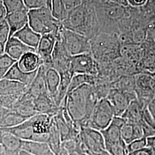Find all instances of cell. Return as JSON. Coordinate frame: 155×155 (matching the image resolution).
Instances as JSON below:
<instances>
[{
	"instance_id": "ffe728a7",
	"label": "cell",
	"mask_w": 155,
	"mask_h": 155,
	"mask_svg": "<svg viewBox=\"0 0 155 155\" xmlns=\"http://www.w3.org/2000/svg\"><path fill=\"white\" fill-rule=\"evenodd\" d=\"M28 119L13 109L0 107V129L15 127Z\"/></svg>"
},
{
	"instance_id": "c3c4849f",
	"label": "cell",
	"mask_w": 155,
	"mask_h": 155,
	"mask_svg": "<svg viewBox=\"0 0 155 155\" xmlns=\"http://www.w3.org/2000/svg\"><path fill=\"white\" fill-rule=\"evenodd\" d=\"M107 1L116 3V4L121 5L124 6H129L127 0H107Z\"/></svg>"
},
{
	"instance_id": "f35d334b",
	"label": "cell",
	"mask_w": 155,
	"mask_h": 155,
	"mask_svg": "<svg viewBox=\"0 0 155 155\" xmlns=\"http://www.w3.org/2000/svg\"><path fill=\"white\" fill-rule=\"evenodd\" d=\"M141 8L148 16L155 20V0H148Z\"/></svg>"
},
{
	"instance_id": "603a6c76",
	"label": "cell",
	"mask_w": 155,
	"mask_h": 155,
	"mask_svg": "<svg viewBox=\"0 0 155 155\" xmlns=\"http://www.w3.org/2000/svg\"><path fill=\"white\" fill-rule=\"evenodd\" d=\"M13 36L36 51L41 35L33 31L27 24L22 29L15 33Z\"/></svg>"
},
{
	"instance_id": "ab89813d",
	"label": "cell",
	"mask_w": 155,
	"mask_h": 155,
	"mask_svg": "<svg viewBox=\"0 0 155 155\" xmlns=\"http://www.w3.org/2000/svg\"><path fill=\"white\" fill-rule=\"evenodd\" d=\"M127 155H155V153L151 148L146 147L141 150L129 152Z\"/></svg>"
},
{
	"instance_id": "4dcf8cb0",
	"label": "cell",
	"mask_w": 155,
	"mask_h": 155,
	"mask_svg": "<svg viewBox=\"0 0 155 155\" xmlns=\"http://www.w3.org/2000/svg\"><path fill=\"white\" fill-rule=\"evenodd\" d=\"M51 150L55 155H57L61 150V134L56 124L55 119L51 124L48 134V139L47 142Z\"/></svg>"
},
{
	"instance_id": "11a10c76",
	"label": "cell",
	"mask_w": 155,
	"mask_h": 155,
	"mask_svg": "<svg viewBox=\"0 0 155 155\" xmlns=\"http://www.w3.org/2000/svg\"><path fill=\"white\" fill-rule=\"evenodd\" d=\"M4 50H5V48L1 45H0V56L4 54Z\"/></svg>"
},
{
	"instance_id": "8992f818",
	"label": "cell",
	"mask_w": 155,
	"mask_h": 155,
	"mask_svg": "<svg viewBox=\"0 0 155 155\" xmlns=\"http://www.w3.org/2000/svg\"><path fill=\"white\" fill-rule=\"evenodd\" d=\"M79 147L89 155H100L105 150L102 133L89 127H81Z\"/></svg>"
},
{
	"instance_id": "f907efd6",
	"label": "cell",
	"mask_w": 155,
	"mask_h": 155,
	"mask_svg": "<svg viewBox=\"0 0 155 155\" xmlns=\"http://www.w3.org/2000/svg\"><path fill=\"white\" fill-rule=\"evenodd\" d=\"M57 155H68V152H67L66 150H65L61 146V150H60V152H59V153Z\"/></svg>"
},
{
	"instance_id": "ee69618b",
	"label": "cell",
	"mask_w": 155,
	"mask_h": 155,
	"mask_svg": "<svg viewBox=\"0 0 155 155\" xmlns=\"http://www.w3.org/2000/svg\"><path fill=\"white\" fill-rule=\"evenodd\" d=\"M147 109L155 123V98L150 102L147 106Z\"/></svg>"
},
{
	"instance_id": "484cf974",
	"label": "cell",
	"mask_w": 155,
	"mask_h": 155,
	"mask_svg": "<svg viewBox=\"0 0 155 155\" xmlns=\"http://www.w3.org/2000/svg\"><path fill=\"white\" fill-rule=\"evenodd\" d=\"M121 136L127 145L136 140L144 137V130L138 124L126 122L121 129Z\"/></svg>"
},
{
	"instance_id": "60d3db41",
	"label": "cell",
	"mask_w": 155,
	"mask_h": 155,
	"mask_svg": "<svg viewBox=\"0 0 155 155\" xmlns=\"http://www.w3.org/2000/svg\"><path fill=\"white\" fill-rule=\"evenodd\" d=\"M86 1L87 0H63L68 10H70L74 7L81 5Z\"/></svg>"
},
{
	"instance_id": "e575fe53",
	"label": "cell",
	"mask_w": 155,
	"mask_h": 155,
	"mask_svg": "<svg viewBox=\"0 0 155 155\" xmlns=\"http://www.w3.org/2000/svg\"><path fill=\"white\" fill-rule=\"evenodd\" d=\"M16 61L5 53L0 56V80L4 78L11 67Z\"/></svg>"
},
{
	"instance_id": "1f68e13d",
	"label": "cell",
	"mask_w": 155,
	"mask_h": 155,
	"mask_svg": "<svg viewBox=\"0 0 155 155\" xmlns=\"http://www.w3.org/2000/svg\"><path fill=\"white\" fill-rule=\"evenodd\" d=\"M97 77L87 75V74H76L74 75L72 78L71 82L70 84L69 87L67 95L71 93L72 91L78 87L84 84H87L90 85L94 86L97 81Z\"/></svg>"
},
{
	"instance_id": "f546056e",
	"label": "cell",
	"mask_w": 155,
	"mask_h": 155,
	"mask_svg": "<svg viewBox=\"0 0 155 155\" xmlns=\"http://www.w3.org/2000/svg\"><path fill=\"white\" fill-rule=\"evenodd\" d=\"M45 80L48 93L54 100L61 83V75L55 69L50 67L46 70Z\"/></svg>"
},
{
	"instance_id": "5bb4252c",
	"label": "cell",
	"mask_w": 155,
	"mask_h": 155,
	"mask_svg": "<svg viewBox=\"0 0 155 155\" xmlns=\"http://www.w3.org/2000/svg\"><path fill=\"white\" fill-rule=\"evenodd\" d=\"M35 107L38 114L55 116L60 109L56 105L48 93L39 95L33 100Z\"/></svg>"
},
{
	"instance_id": "f1b7e54d",
	"label": "cell",
	"mask_w": 155,
	"mask_h": 155,
	"mask_svg": "<svg viewBox=\"0 0 155 155\" xmlns=\"http://www.w3.org/2000/svg\"><path fill=\"white\" fill-rule=\"evenodd\" d=\"M22 150L33 155H55L46 143L22 140Z\"/></svg>"
},
{
	"instance_id": "83f0119b",
	"label": "cell",
	"mask_w": 155,
	"mask_h": 155,
	"mask_svg": "<svg viewBox=\"0 0 155 155\" xmlns=\"http://www.w3.org/2000/svg\"><path fill=\"white\" fill-rule=\"evenodd\" d=\"M1 144L8 155H18L22 150V140L11 133L4 132Z\"/></svg>"
},
{
	"instance_id": "db71d44e",
	"label": "cell",
	"mask_w": 155,
	"mask_h": 155,
	"mask_svg": "<svg viewBox=\"0 0 155 155\" xmlns=\"http://www.w3.org/2000/svg\"><path fill=\"white\" fill-rule=\"evenodd\" d=\"M93 4L96 3H100V2H104L107 0H90Z\"/></svg>"
},
{
	"instance_id": "4316f807",
	"label": "cell",
	"mask_w": 155,
	"mask_h": 155,
	"mask_svg": "<svg viewBox=\"0 0 155 155\" xmlns=\"http://www.w3.org/2000/svg\"><path fill=\"white\" fill-rule=\"evenodd\" d=\"M121 56L137 66L144 56L141 45H129L121 46Z\"/></svg>"
},
{
	"instance_id": "d6986e66",
	"label": "cell",
	"mask_w": 155,
	"mask_h": 155,
	"mask_svg": "<svg viewBox=\"0 0 155 155\" xmlns=\"http://www.w3.org/2000/svg\"><path fill=\"white\" fill-rule=\"evenodd\" d=\"M27 90L22 83L6 79L0 80V96L20 98Z\"/></svg>"
},
{
	"instance_id": "7c38bea8",
	"label": "cell",
	"mask_w": 155,
	"mask_h": 155,
	"mask_svg": "<svg viewBox=\"0 0 155 155\" xmlns=\"http://www.w3.org/2000/svg\"><path fill=\"white\" fill-rule=\"evenodd\" d=\"M106 98L113 108L115 116L121 117L130 102L136 99V95L135 93H126L111 88Z\"/></svg>"
},
{
	"instance_id": "d4e9b609",
	"label": "cell",
	"mask_w": 155,
	"mask_h": 155,
	"mask_svg": "<svg viewBox=\"0 0 155 155\" xmlns=\"http://www.w3.org/2000/svg\"><path fill=\"white\" fill-rule=\"evenodd\" d=\"M17 63L24 72H32L38 70L42 61L36 52H29L22 56Z\"/></svg>"
},
{
	"instance_id": "52a82bcc",
	"label": "cell",
	"mask_w": 155,
	"mask_h": 155,
	"mask_svg": "<svg viewBox=\"0 0 155 155\" xmlns=\"http://www.w3.org/2000/svg\"><path fill=\"white\" fill-rule=\"evenodd\" d=\"M115 116L113 108L106 98L99 100L86 127L101 131L108 127Z\"/></svg>"
},
{
	"instance_id": "f5cc1de1",
	"label": "cell",
	"mask_w": 155,
	"mask_h": 155,
	"mask_svg": "<svg viewBox=\"0 0 155 155\" xmlns=\"http://www.w3.org/2000/svg\"><path fill=\"white\" fill-rule=\"evenodd\" d=\"M18 155H32V154H31V153H28L27 152H26V151H25V150H21L20 152H19V153H18Z\"/></svg>"
},
{
	"instance_id": "2e32d148",
	"label": "cell",
	"mask_w": 155,
	"mask_h": 155,
	"mask_svg": "<svg viewBox=\"0 0 155 155\" xmlns=\"http://www.w3.org/2000/svg\"><path fill=\"white\" fill-rule=\"evenodd\" d=\"M33 100V97L26 91L17 101L12 109L22 116L29 118L38 114L35 107Z\"/></svg>"
},
{
	"instance_id": "8d00e7d4",
	"label": "cell",
	"mask_w": 155,
	"mask_h": 155,
	"mask_svg": "<svg viewBox=\"0 0 155 155\" xmlns=\"http://www.w3.org/2000/svg\"><path fill=\"white\" fill-rule=\"evenodd\" d=\"M9 36V27L5 21L1 24L0 27V45L5 48Z\"/></svg>"
},
{
	"instance_id": "e0dca14e",
	"label": "cell",
	"mask_w": 155,
	"mask_h": 155,
	"mask_svg": "<svg viewBox=\"0 0 155 155\" xmlns=\"http://www.w3.org/2000/svg\"><path fill=\"white\" fill-rule=\"evenodd\" d=\"M47 69V68L43 64L39 67L35 77L28 88L27 91V93L33 98L39 96V95L48 93L45 80V72Z\"/></svg>"
},
{
	"instance_id": "7a4b0ae2",
	"label": "cell",
	"mask_w": 155,
	"mask_h": 155,
	"mask_svg": "<svg viewBox=\"0 0 155 155\" xmlns=\"http://www.w3.org/2000/svg\"><path fill=\"white\" fill-rule=\"evenodd\" d=\"M61 23L65 29L79 33L90 40L100 31L95 7L90 0L68 10Z\"/></svg>"
},
{
	"instance_id": "ac0fdd59",
	"label": "cell",
	"mask_w": 155,
	"mask_h": 155,
	"mask_svg": "<svg viewBox=\"0 0 155 155\" xmlns=\"http://www.w3.org/2000/svg\"><path fill=\"white\" fill-rule=\"evenodd\" d=\"M28 11L25 9L7 15L5 20L9 27V39L28 24Z\"/></svg>"
},
{
	"instance_id": "cb8c5ba5",
	"label": "cell",
	"mask_w": 155,
	"mask_h": 155,
	"mask_svg": "<svg viewBox=\"0 0 155 155\" xmlns=\"http://www.w3.org/2000/svg\"><path fill=\"white\" fill-rule=\"evenodd\" d=\"M145 107H147L142 105L137 99L133 100L121 117L126 122L141 125L143 122V114Z\"/></svg>"
},
{
	"instance_id": "bcb514c9",
	"label": "cell",
	"mask_w": 155,
	"mask_h": 155,
	"mask_svg": "<svg viewBox=\"0 0 155 155\" xmlns=\"http://www.w3.org/2000/svg\"><path fill=\"white\" fill-rule=\"evenodd\" d=\"M78 140H79V139H78ZM68 155H89L87 153L84 152L79 149V143H78V147L77 148L68 152Z\"/></svg>"
},
{
	"instance_id": "9f6ffc18",
	"label": "cell",
	"mask_w": 155,
	"mask_h": 155,
	"mask_svg": "<svg viewBox=\"0 0 155 155\" xmlns=\"http://www.w3.org/2000/svg\"><path fill=\"white\" fill-rule=\"evenodd\" d=\"M51 2H52V0H47V7L50 9H51Z\"/></svg>"
},
{
	"instance_id": "8fae6325",
	"label": "cell",
	"mask_w": 155,
	"mask_h": 155,
	"mask_svg": "<svg viewBox=\"0 0 155 155\" xmlns=\"http://www.w3.org/2000/svg\"><path fill=\"white\" fill-rule=\"evenodd\" d=\"M71 56L67 51L59 35L52 55V67L55 69L60 75L67 72H71Z\"/></svg>"
},
{
	"instance_id": "b9f144b4",
	"label": "cell",
	"mask_w": 155,
	"mask_h": 155,
	"mask_svg": "<svg viewBox=\"0 0 155 155\" xmlns=\"http://www.w3.org/2000/svg\"><path fill=\"white\" fill-rule=\"evenodd\" d=\"M148 0H127V2L129 5L134 7L139 8L145 5Z\"/></svg>"
},
{
	"instance_id": "d590c367",
	"label": "cell",
	"mask_w": 155,
	"mask_h": 155,
	"mask_svg": "<svg viewBox=\"0 0 155 155\" xmlns=\"http://www.w3.org/2000/svg\"><path fill=\"white\" fill-rule=\"evenodd\" d=\"M147 147V138L143 137L137 139L127 145V150L128 153L135 150H141Z\"/></svg>"
},
{
	"instance_id": "3957f363",
	"label": "cell",
	"mask_w": 155,
	"mask_h": 155,
	"mask_svg": "<svg viewBox=\"0 0 155 155\" xmlns=\"http://www.w3.org/2000/svg\"><path fill=\"white\" fill-rule=\"evenodd\" d=\"M93 5L99 23V32L119 35L122 21L130 15L131 6H124L108 1Z\"/></svg>"
},
{
	"instance_id": "9a60e30c",
	"label": "cell",
	"mask_w": 155,
	"mask_h": 155,
	"mask_svg": "<svg viewBox=\"0 0 155 155\" xmlns=\"http://www.w3.org/2000/svg\"><path fill=\"white\" fill-rule=\"evenodd\" d=\"M29 52H36V51L24 44L14 36L8 39L5 46L4 53L17 61H18L25 54Z\"/></svg>"
},
{
	"instance_id": "681fc988",
	"label": "cell",
	"mask_w": 155,
	"mask_h": 155,
	"mask_svg": "<svg viewBox=\"0 0 155 155\" xmlns=\"http://www.w3.org/2000/svg\"><path fill=\"white\" fill-rule=\"evenodd\" d=\"M6 105L5 97L0 96V107H5Z\"/></svg>"
},
{
	"instance_id": "7bdbcfd3",
	"label": "cell",
	"mask_w": 155,
	"mask_h": 155,
	"mask_svg": "<svg viewBox=\"0 0 155 155\" xmlns=\"http://www.w3.org/2000/svg\"><path fill=\"white\" fill-rule=\"evenodd\" d=\"M7 12L2 0H0V24L5 21Z\"/></svg>"
},
{
	"instance_id": "7402d4cb",
	"label": "cell",
	"mask_w": 155,
	"mask_h": 155,
	"mask_svg": "<svg viewBox=\"0 0 155 155\" xmlns=\"http://www.w3.org/2000/svg\"><path fill=\"white\" fill-rule=\"evenodd\" d=\"M37 71L32 72H24L18 66L17 61H16L11 67L3 79H6L22 83L28 88L35 77Z\"/></svg>"
},
{
	"instance_id": "30bf717a",
	"label": "cell",
	"mask_w": 155,
	"mask_h": 155,
	"mask_svg": "<svg viewBox=\"0 0 155 155\" xmlns=\"http://www.w3.org/2000/svg\"><path fill=\"white\" fill-rule=\"evenodd\" d=\"M71 71L74 75L87 74L97 77V63L91 52L72 56Z\"/></svg>"
},
{
	"instance_id": "6da1fadb",
	"label": "cell",
	"mask_w": 155,
	"mask_h": 155,
	"mask_svg": "<svg viewBox=\"0 0 155 155\" xmlns=\"http://www.w3.org/2000/svg\"><path fill=\"white\" fill-rule=\"evenodd\" d=\"M99 100L94 86L84 84L67 94L63 102L73 121L86 127Z\"/></svg>"
},
{
	"instance_id": "5b68a950",
	"label": "cell",
	"mask_w": 155,
	"mask_h": 155,
	"mask_svg": "<svg viewBox=\"0 0 155 155\" xmlns=\"http://www.w3.org/2000/svg\"><path fill=\"white\" fill-rule=\"evenodd\" d=\"M28 24L36 32L41 35L53 33L58 38L61 28V21L54 17L47 6L29 10Z\"/></svg>"
},
{
	"instance_id": "836d02e7",
	"label": "cell",
	"mask_w": 155,
	"mask_h": 155,
	"mask_svg": "<svg viewBox=\"0 0 155 155\" xmlns=\"http://www.w3.org/2000/svg\"><path fill=\"white\" fill-rule=\"evenodd\" d=\"M2 1L5 8L7 15L15 12L28 9L23 0H2Z\"/></svg>"
},
{
	"instance_id": "4fadbf2b",
	"label": "cell",
	"mask_w": 155,
	"mask_h": 155,
	"mask_svg": "<svg viewBox=\"0 0 155 155\" xmlns=\"http://www.w3.org/2000/svg\"><path fill=\"white\" fill-rule=\"evenodd\" d=\"M57 36L53 33L41 35L36 53L39 55L42 64L47 68L52 67V55L55 48Z\"/></svg>"
},
{
	"instance_id": "680465c9",
	"label": "cell",
	"mask_w": 155,
	"mask_h": 155,
	"mask_svg": "<svg viewBox=\"0 0 155 155\" xmlns=\"http://www.w3.org/2000/svg\"><path fill=\"white\" fill-rule=\"evenodd\" d=\"M3 133H4V132H3L0 129V144H1V141H2V138Z\"/></svg>"
},
{
	"instance_id": "f6af8a7d",
	"label": "cell",
	"mask_w": 155,
	"mask_h": 155,
	"mask_svg": "<svg viewBox=\"0 0 155 155\" xmlns=\"http://www.w3.org/2000/svg\"><path fill=\"white\" fill-rule=\"evenodd\" d=\"M147 147L151 148L155 155V136L147 138Z\"/></svg>"
},
{
	"instance_id": "9c48e42d",
	"label": "cell",
	"mask_w": 155,
	"mask_h": 155,
	"mask_svg": "<svg viewBox=\"0 0 155 155\" xmlns=\"http://www.w3.org/2000/svg\"><path fill=\"white\" fill-rule=\"evenodd\" d=\"M134 78L136 99L143 106L147 107L155 98V79L145 72L137 74Z\"/></svg>"
},
{
	"instance_id": "74e56055",
	"label": "cell",
	"mask_w": 155,
	"mask_h": 155,
	"mask_svg": "<svg viewBox=\"0 0 155 155\" xmlns=\"http://www.w3.org/2000/svg\"><path fill=\"white\" fill-rule=\"evenodd\" d=\"M23 1L28 10L47 6V0H23Z\"/></svg>"
},
{
	"instance_id": "7dc6e473",
	"label": "cell",
	"mask_w": 155,
	"mask_h": 155,
	"mask_svg": "<svg viewBox=\"0 0 155 155\" xmlns=\"http://www.w3.org/2000/svg\"><path fill=\"white\" fill-rule=\"evenodd\" d=\"M148 32L155 41V21L150 25Z\"/></svg>"
},
{
	"instance_id": "d6a6232c",
	"label": "cell",
	"mask_w": 155,
	"mask_h": 155,
	"mask_svg": "<svg viewBox=\"0 0 155 155\" xmlns=\"http://www.w3.org/2000/svg\"><path fill=\"white\" fill-rule=\"evenodd\" d=\"M51 11L54 17L62 21L66 18L68 10L63 0H52Z\"/></svg>"
},
{
	"instance_id": "277c9868",
	"label": "cell",
	"mask_w": 155,
	"mask_h": 155,
	"mask_svg": "<svg viewBox=\"0 0 155 155\" xmlns=\"http://www.w3.org/2000/svg\"><path fill=\"white\" fill-rule=\"evenodd\" d=\"M91 54L97 63L111 62L121 56L118 35L99 32L90 40Z\"/></svg>"
},
{
	"instance_id": "91938a15",
	"label": "cell",
	"mask_w": 155,
	"mask_h": 155,
	"mask_svg": "<svg viewBox=\"0 0 155 155\" xmlns=\"http://www.w3.org/2000/svg\"><path fill=\"white\" fill-rule=\"evenodd\" d=\"M1 24H2V23H1ZM1 24H0V27H1Z\"/></svg>"
},
{
	"instance_id": "6f0895ef",
	"label": "cell",
	"mask_w": 155,
	"mask_h": 155,
	"mask_svg": "<svg viewBox=\"0 0 155 155\" xmlns=\"http://www.w3.org/2000/svg\"><path fill=\"white\" fill-rule=\"evenodd\" d=\"M144 73V72H143ZM145 73H147L148 74H149L152 78H153L155 79V72H145Z\"/></svg>"
},
{
	"instance_id": "816d5d0a",
	"label": "cell",
	"mask_w": 155,
	"mask_h": 155,
	"mask_svg": "<svg viewBox=\"0 0 155 155\" xmlns=\"http://www.w3.org/2000/svg\"><path fill=\"white\" fill-rule=\"evenodd\" d=\"M0 155H8L1 144H0Z\"/></svg>"
},
{
	"instance_id": "44dd1931",
	"label": "cell",
	"mask_w": 155,
	"mask_h": 155,
	"mask_svg": "<svg viewBox=\"0 0 155 155\" xmlns=\"http://www.w3.org/2000/svg\"><path fill=\"white\" fill-rule=\"evenodd\" d=\"M0 129L4 132L11 133L24 141H33L34 132L31 118L15 127Z\"/></svg>"
},
{
	"instance_id": "ba28073f",
	"label": "cell",
	"mask_w": 155,
	"mask_h": 155,
	"mask_svg": "<svg viewBox=\"0 0 155 155\" xmlns=\"http://www.w3.org/2000/svg\"><path fill=\"white\" fill-rule=\"evenodd\" d=\"M60 38L71 56L91 52L90 40L79 33L68 30L63 27L60 32Z\"/></svg>"
}]
</instances>
